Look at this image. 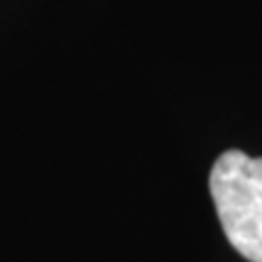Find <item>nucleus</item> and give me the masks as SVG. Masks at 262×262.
<instances>
[{
  "label": "nucleus",
  "mask_w": 262,
  "mask_h": 262,
  "mask_svg": "<svg viewBox=\"0 0 262 262\" xmlns=\"http://www.w3.org/2000/svg\"><path fill=\"white\" fill-rule=\"evenodd\" d=\"M209 192L228 243L245 260L262 262V158L226 150L209 175Z\"/></svg>",
  "instance_id": "f257e3e1"
}]
</instances>
